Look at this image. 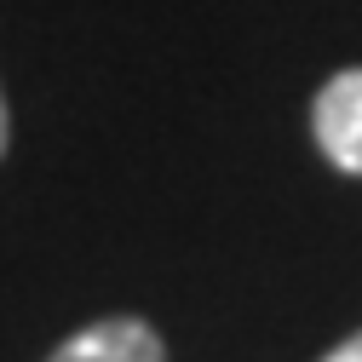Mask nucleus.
Segmentation results:
<instances>
[{
	"label": "nucleus",
	"mask_w": 362,
	"mask_h": 362,
	"mask_svg": "<svg viewBox=\"0 0 362 362\" xmlns=\"http://www.w3.org/2000/svg\"><path fill=\"white\" fill-rule=\"evenodd\" d=\"M47 362H167L161 334L139 316H104V322L69 334Z\"/></svg>",
	"instance_id": "obj_2"
},
{
	"label": "nucleus",
	"mask_w": 362,
	"mask_h": 362,
	"mask_svg": "<svg viewBox=\"0 0 362 362\" xmlns=\"http://www.w3.org/2000/svg\"><path fill=\"white\" fill-rule=\"evenodd\" d=\"M310 127H316L322 156L339 173H356L362 178V69H339L322 93H316Z\"/></svg>",
	"instance_id": "obj_1"
},
{
	"label": "nucleus",
	"mask_w": 362,
	"mask_h": 362,
	"mask_svg": "<svg viewBox=\"0 0 362 362\" xmlns=\"http://www.w3.org/2000/svg\"><path fill=\"white\" fill-rule=\"evenodd\" d=\"M0 156H6V98H0Z\"/></svg>",
	"instance_id": "obj_4"
},
{
	"label": "nucleus",
	"mask_w": 362,
	"mask_h": 362,
	"mask_svg": "<svg viewBox=\"0 0 362 362\" xmlns=\"http://www.w3.org/2000/svg\"><path fill=\"white\" fill-rule=\"evenodd\" d=\"M322 362H362V334H351L345 345H334V351H328Z\"/></svg>",
	"instance_id": "obj_3"
}]
</instances>
